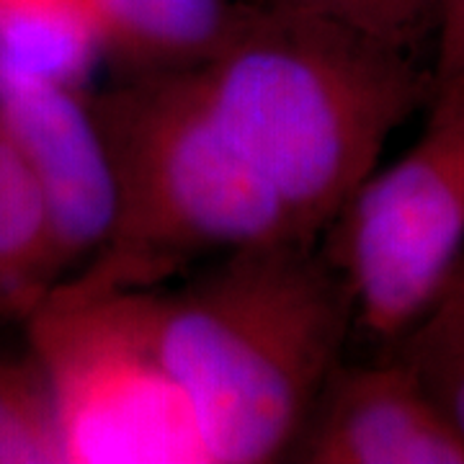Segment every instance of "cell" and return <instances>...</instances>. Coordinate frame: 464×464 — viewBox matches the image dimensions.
Wrapping results in <instances>:
<instances>
[{
	"label": "cell",
	"mask_w": 464,
	"mask_h": 464,
	"mask_svg": "<svg viewBox=\"0 0 464 464\" xmlns=\"http://www.w3.org/2000/svg\"><path fill=\"white\" fill-rule=\"evenodd\" d=\"M194 75L310 243L380 168L392 132L433 96L431 70L411 52L331 18L240 0Z\"/></svg>",
	"instance_id": "6da1fadb"
},
{
	"label": "cell",
	"mask_w": 464,
	"mask_h": 464,
	"mask_svg": "<svg viewBox=\"0 0 464 464\" xmlns=\"http://www.w3.org/2000/svg\"><path fill=\"white\" fill-rule=\"evenodd\" d=\"M351 323V289L320 240L235 250L179 289L158 286L163 353L212 464L289 454Z\"/></svg>",
	"instance_id": "7a4b0ae2"
},
{
	"label": "cell",
	"mask_w": 464,
	"mask_h": 464,
	"mask_svg": "<svg viewBox=\"0 0 464 464\" xmlns=\"http://www.w3.org/2000/svg\"><path fill=\"white\" fill-rule=\"evenodd\" d=\"M88 103L111 166L114 219L99 253L67 276L152 289L207 258L302 240L194 70L119 75Z\"/></svg>",
	"instance_id": "3957f363"
},
{
	"label": "cell",
	"mask_w": 464,
	"mask_h": 464,
	"mask_svg": "<svg viewBox=\"0 0 464 464\" xmlns=\"http://www.w3.org/2000/svg\"><path fill=\"white\" fill-rule=\"evenodd\" d=\"M24 325L50 384L65 464H212L163 353L158 286L106 289L63 276Z\"/></svg>",
	"instance_id": "277c9868"
},
{
	"label": "cell",
	"mask_w": 464,
	"mask_h": 464,
	"mask_svg": "<svg viewBox=\"0 0 464 464\" xmlns=\"http://www.w3.org/2000/svg\"><path fill=\"white\" fill-rule=\"evenodd\" d=\"M429 103L418 142L359 186L323 243L377 341L413 331L464 256V78Z\"/></svg>",
	"instance_id": "5b68a950"
},
{
	"label": "cell",
	"mask_w": 464,
	"mask_h": 464,
	"mask_svg": "<svg viewBox=\"0 0 464 464\" xmlns=\"http://www.w3.org/2000/svg\"><path fill=\"white\" fill-rule=\"evenodd\" d=\"M0 140L32 176L67 276L99 253L114 219V179L88 91L0 83Z\"/></svg>",
	"instance_id": "8992f818"
},
{
	"label": "cell",
	"mask_w": 464,
	"mask_h": 464,
	"mask_svg": "<svg viewBox=\"0 0 464 464\" xmlns=\"http://www.w3.org/2000/svg\"><path fill=\"white\" fill-rule=\"evenodd\" d=\"M286 457L307 464H464V441L398 356L335 366Z\"/></svg>",
	"instance_id": "52a82bcc"
},
{
	"label": "cell",
	"mask_w": 464,
	"mask_h": 464,
	"mask_svg": "<svg viewBox=\"0 0 464 464\" xmlns=\"http://www.w3.org/2000/svg\"><path fill=\"white\" fill-rule=\"evenodd\" d=\"M103 60L119 75L199 70L230 26L237 0H85Z\"/></svg>",
	"instance_id": "ba28073f"
},
{
	"label": "cell",
	"mask_w": 464,
	"mask_h": 464,
	"mask_svg": "<svg viewBox=\"0 0 464 464\" xmlns=\"http://www.w3.org/2000/svg\"><path fill=\"white\" fill-rule=\"evenodd\" d=\"M103 63L85 0H0V83L85 91Z\"/></svg>",
	"instance_id": "9c48e42d"
},
{
	"label": "cell",
	"mask_w": 464,
	"mask_h": 464,
	"mask_svg": "<svg viewBox=\"0 0 464 464\" xmlns=\"http://www.w3.org/2000/svg\"><path fill=\"white\" fill-rule=\"evenodd\" d=\"M42 197L18 155L0 140V317H18L60 282Z\"/></svg>",
	"instance_id": "30bf717a"
},
{
	"label": "cell",
	"mask_w": 464,
	"mask_h": 464,
	"mask_svg": "<svg viewBox=\"0 0 464 464\" xmlns=\"http://www.w3.org/2000/svg\"><path fill=\"white\" fill-rule=\"evenodd\" d=\"M0 464H65L50 384L29 348L0 353Z\"/></svg>",
	"instance_id": "8fae6325"
},
{
	"label": "cell",
	"mask_w": 464,
	"mask_h": 464,
	"mask_svg": "<svg viewBox=\"0 0 464 464\" xmlns=\"http://www.w3.org/2000/svg\"><path fill=\"white\" fill-rule=\"evenodd\" d=\"M271 8H289L331 18L351 29L382 39L402 52L420 50L433 42L439 0H240Z\"/></svg>",
	"instance_id": "7c38bea8"
},
{
	"label": "cell",
	"mask_w": 464,
	"mask_h": 464,
	"mask_svg": "<svg viewBox=\"0 0 464 464\" xmlns=\"http://www.w3.org/2000/svg\"><path fill=\"white\" fill-rule=\"evenodd\" d=\"M402 353L464 441V325L418 323L402 341Z\"/></svg>",
	"instance_id": "4fadbf2b"
},
{
	"label": "cell",
	"mask_w": 464,
	"mask_h": 464,
	"mask_svg": "<svg viewBox=\"0 0 464 464\" xmlns=\"http://www.w3.org/2000/svg\"><path fill=\"white\" fill-rule=\"evenodd\" d=\"M464 78V0H439L433 34V91Z\"/></svg>",
	"instance_id": "5bb4252c"
},
{
	"label": "cell",
	"mask_w": 464,
	"mask_h": 464,
	"mask_svg": "<svg viewBox=\"0 0 464 464\" xmlns=\"http://www.w3.org/2000/svg\"><path fill=\"white\" fill-rule=\"evenodd\" d=\"M429 323H441V325H464V256L457 264L447 289L441 292L439 302L431 307V313L423 317Z\"/></svg>",
	"instance_id": "9a60e30c"
}]
</instances>
